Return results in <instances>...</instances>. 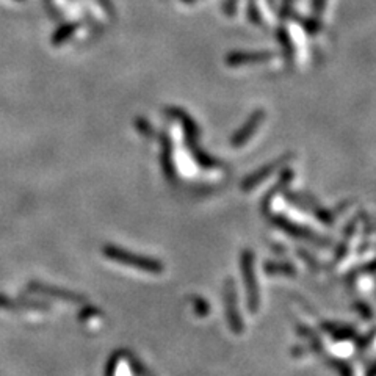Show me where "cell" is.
I'll return each mask as SVG.
<instances>
[{"label":"cell","instance_id":"obj_4","mask_svg":"<svg viewBox=\"0 0 376 376\" xmlns=\"http://www.w3.org/2000/svg\"><path fill=\"white\" fill-rule=\"evenodd\" d=\"M245 274H246V283H248V291H250V305H252V307H256L257 302V294H256V283L254 278H252V267L250 270V259H245Z\"/></svg>","mask_w":376,"mask_h":376},{"label":"cell","instance_id":"obj_1","mask_svg":"<svg viewBox=\"0 0 376 376\" xmlns=\"http://www.w3.org/2000/svg\"><path fill=\"white\" fill-rule=\"evenodd\" d=\"M102 252H104V256L107 257V259L115 261L118 263H121V265L137 268V270H142V272H146V273L159 274V273H162L165 270V267L162 265V262L153 259V257L133 254V252L121 250V248H118V246H113V245H105Z\"/></svg>","mask_w":376,"mask_h":376},{"label":"cell","instance_id":"obj_3","mask_svg":"<svg viewBox=\"0 0 376 376\" xmlns=\"http://www.w3.org/2000/svg\"><path fill=\"white\" fill-rule=\"evenodd\" d=\"M0 309L3 311H50L47 302H39L33 300H10L8 296L0 295Z\"/></svg>","mask_w":376,"mask_h":376},{"label":"cell","instance_id":"obj_2","mask_svg":"<svg viewBox=\"0 0 376 376\" xmlns=\"http://www.w3.org/2000/svg\"><path fill=\"white\" fill-rule=\"evenodd\" d=\"M27 294H36L41 296H50V298H57V300H63L66 302H71V305H85L87 300L83 298L82 295L74 294V291L69 290H63L58 287H54V285H47L43 283H36L33 280L29 285H27Z\"/></svg>","mask_w":376,"mask_h":376}]
</instances>
